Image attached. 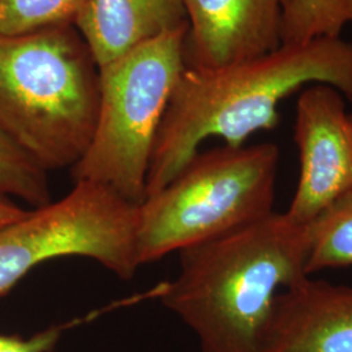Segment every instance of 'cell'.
Listing matches in <instances>:
<instances>
[{"instance_id": "2", "label": "cell", "mask_w": 352, "mask_h": 352, "mask_svg": "<svg viewBox=\"0 0 352 352\" xmlns=\"http://www.w3.org/2000/svg\"><path fill=\"white\" fill-rule=\"evenodd\" d=\"M308 248V225L272 212L177 252V276L158 298L201 352H258L278 292L307 277Z\"/></svg>"}, {"instance_id": "15", "label": "cell", "mask_w": 352, "mask_h": 352, "mask_svg": "<svg viewBox=\"0 0 352 352\" xmlns=\"http://www.w3.org/2000/svg\"><path fill=\"white\" fill-rule=\"evenodd\" d=\"M67 325H54L30 337L0 334V352H52Z\"/></svg>"}, {"instance_id": "8", "label": "cell", "mask_w": 352, "mask_h": 352, "mask_svg": "<svg viewBox=\"0 0 352 352\" xmlns=\"http://www.w3.org/2000/svg\"><path fill=\"white\" fill-rule=\"evenodd\" d=\"M289 1L184 0L186 67L212 69L277 50Z\"/></svg>"}, {"instance_id": "17", "label": "cell", "mask_w": 352, "mask_h": 352, "mask_svg": "<svg viewBox=\"0 0 352 352\" xmlns=\"http://www.w3.org/2000/svg\"><path fill=\"white\" fill-rule=\"evenodd\" d=\"M351 119H352V113H351Z\"/></svg>"}, {"instance_id": "13", "label": "cell", "mask_w": 352, "mask_h": 352, "mask_svg": "<svg viewBox=\"0 0 352 352\" xmlns=\"http://www.w3.org/2000/svg\"><path fill=\"white\" fill-rule=\"evenodd\" d=\"M0 192L39 208L52 201L49 173L0 129Z\"/></svg>"}, {"instance_id": "16", "label": "cell", "mask_w": 352, "mask_h": 352, "mask_svg": "<svg viewBox=\"0 0 352 352\" xmlns=\"http://www.w3.org/2000/svg\"><path fill=\"white\" fill-rule=\"evenodd\" d=\"M26 212L28 209L19 205L14 199L0 192V227L21 218Z\"/></svg>"}, {"instance_id": "10", "label": "cell", "mask_w": 352, "mask_h": 352, "mask_svg": "<svg viewBox=\"0 0 352 352\" xmlns=\"http://www.w3.org/2000/svg\"><path fill=\"white\" fill-rule=\"evenodd\" d=\"M75 26L102 67L188 20L184 0H87Z\"/></svg>"}, {"instance_id": "6", "label": "cell", "mask_w": 352, "mask_h": 352, "mask_svg": "<svg viewBox=\"0 0 352 352\" xmlns=\"http://www.w3.org/2000/svg\"><path fill=\"white\" fill-rule=\"evenodd\" d=\"M74 183L62 199L0 227V298L39 265L62 257L88 258L123 280L136 276L139 205L100 183Z\"/></svg>"}, {"instance_id": "5", "label": "cell", "mask_w": 352, "mask_h": 352, "mask_svg": "<svg viewBox=\"0 0 352 352\" xmlns=\"http://www.w3.org/2000/svg\"><path fill=\"white\" fill-rule=\"evenodd\" d=\"M188 28L167 33L102 65L100 109L88 149L71 168L140 205L164 110L184 69Z\"/></svg>"}, {"instance_id": "3", "label": "cell", "mask_w": 352, "mask_h": 352, "mask_svg": "<svg viewBox=\"0 0 352 352\" xmlns=\"http://www.w3.org/2000/svg\"><path fill=\"white\" fill-rule=\"evenodd\" d=\"M100 91L101 68L75 25L0 34V129L49 174L88 149Z\"/></svg>"}, {"instance_id": "4", "label": "cell", "mask_w": 352, "mask_h": 352, "mask_svg": "<svg viewBox=\"0 0 352 352\" xmlns=\"http://www.w3.org/2000/svg\"><path fill=\"white\" fill-rule=\"evenodd\" d=\"M280 151L273 142L199 151L139 205L141 266L274 212Z\"/></svg>"}, {"instance_id": "14", "label": "cell", "mask_w": 352, "mask_h": 352, "mask_svg": "<svg viewBox=\"0 0 352 352\" xmlns=\"http://www.w3.org/2000/svg\"><path fill=\"white\" fill-rule=\"evenodd\" d=\"M87 0H0V34L75 25Z\"/></svg>"}, {"instance_id": "7", "label": "cell", "mask_w": 352, "mask_h": 352, "mask_svg": "<svg viewBox=\"0 0 352 352\" xmlns=\"http://www.w3.org/2000/svg\"><path fill=\"white\" fill-rule=\"evenodd\" d=\"M344 97L327 84H314L296 104L295 135L300 176L286 214L308 225L330 202L352 188V119Z\"/></svg>"}, {"instance_id": "18", "label": "cell", "mask_w": 352, "mask_h": 352, "mask_svg": "<svg viewBox=\"0 0 352 352\" xmlns=\"http://www.w3.org/2000/svg\"><path fill=\"white\" fill-rule=\"evenodd\" d=\"M351 23H352V19H351Z\"/></svg>"}, {"instance_id": "11", "label": "cell", "mask_w": 352, "mask_h": 352, "mask_svg": "<svg viewBox=\"0 0 352 352\" xmlns=\"http://www.w3.org/2000/svg\"><path fill=\"white\" fill-rule=\"evenodd\" d=\"M307 276L352 265V188L342 193L308 223Z\"/></svg>"}, {"instance_id": "12", "label": "cell", "mask_w": 352, "mask_h": 352, "mask_svg": "<svg viewBox=\"0 0 352 352\" xmlns=\"http://www.w3.org/2000/svg\"><path fill=\"white\" fill-rule=\"evenodd\" d=\"M351 19L352 0H289L282 20V45L340 38Z\"/></svg>"}, {"instance_id": "1", "label": "cell", "mask_w": 352, "mask_h": 352, "mask_svg": "<svg viewBox=\"0 0 352 352\" xmlns=\"http://www.w3.org/2000/svg\"><path fill=\"white\" fill-rule=\"evenodd\" d=\"M309 84L330 85L352 102V43L320 38L219 68L184 67L155 136L145 199L168 184L204 141L241 146L276 128L279 103Z\"/></svg>"}, {"instance_id": "9", "label": "cell", "mask_w": 352, "mask_h": 352, "mask_svg": "<svg viewBox=\"0 0 352 352\" xmlns=\"http://www.w3.org/2000/svg\"><path fill=\"white\" fill-rule=\"evenodd\" d=\"M258 352H352V286L307 276L280 289Z\"/></svg>"}]
</instances>
